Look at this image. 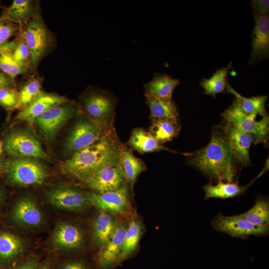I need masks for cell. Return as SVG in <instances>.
Instances as JSON below:
<instances>
[{
	"label": "cell",
	"mask_w": 269,
	"mask_h": 269,
	"mask_svg": "<svg viewBox=\"0 0 269 269\" xmlns=\"http://www.w3.org/2000/svg\"><path fill=\"white\" fill-rule=\"evenodd\" d=\"M3 148L12 156L49 159L37 137L26 129L14 130L8 134L4 139Z\"/></svg>",
	"instance_id": "ba28073f"
},
{
	"label": "cell",
	"mask_w": 269,
	"mask_h": 269,
	"mask_svg": "<svg viewBox=\"0 0 269 269\" xmlns=\"http://www.w3.org/2000/svg\"><path fill=\"white\" fill-rule=\"evenodd\" d=\"M222 116L228 124L252 135L255 144L267 142L269 132L268 116L263 117L260 121H256V117L244 113L236 100L225 111Z\"/></svg>",
	"instance_id": "52a82bcc"
},
{
	"label": "cell",
	"mask_w": 269,
	"mask_h": 269,
	"mask_svg": "<svg viewBox=\"0 0 269 269\" xmlns=\"http://www.w3.org/2000/svg\"><path fill=\"white\" fill-rule=\"evenodd\" d=\"M53 207L72 212H80L90 207L89 192L68 184H59L51 188L46 195Z\"/></svg>",
	"instance_id": "30bf717a"
},
{
	"label": "cell",
	"mask_w": 269,
	"mask_h": 269,
	"mask_svg": "<svg viewBox=\"0 0 269 269\" xmlns=\"http://www.w3.org/2000/svg\"><path fill=\"white\" fill-rule=\"evenodd\" d=\"M211 226L218 232L243 240L252 236L261 237L269 234V226L254 225L247 221L240 214L227 216L219 213L212 219Z\"/></svg>",
	"instance_id": "8fae6325"
},
{
	"label": "cell",
	"mask_w": 269,
	"mask_h": 269,
	"mask_svg": "<svg viewBox=\"0 0 269 269\" xmlns=\"http://www.w3.org/2000/svg\"><path fill=\"white\" fill-rule=\"evenodd\" d=\"M3 219L9 226L34 230L43 226L45 216L35 199L30 196H24L16 199L8 206Z\"/></svg>",
	"instance_id": "8992f818"
},
{
	"label": "cell",
	"mask_w": 269,
	"mask_h": 269,
	"mask_svg": "<svg viewBox=\"0 0 269 269\" xmlns=\"http://www.w3.org/2000/svg\"><path fill=\"white\" fill-rule=\"evenodd\" d=\"M126 181L119 161L102 168L83 183L94 192L102 194L119 189Z\"/></svg>",
	"instance_id": "9a60e30c"
},
{
	"label": "cell",
	"mask_w": 269,
	"mask_h": 269,
	"mask_svg": "<svg viewBox=\"0 0 269 269\" xmlns=\"http://www.w3.org/2000/svg\"><path fill=\"white\" fill-rule=\"evenodd\" d=\"M19 101V91L15 88H0V105L7 110L15 109Z\"/></svg>",
	"instance_id": "8d00e7d4"
},
{
	"label": "cell",
	"mask_w": 269,
	"mask_h": 269,
	"mask_svg": "<svg viewBox=\"0 0 269 269\" xmlns=\"http://www.w3.org/2000/svg\"><path fill=\"white\" fill-rule=\"evenodd\" d=\"M128 189L126 184L119 189L102 194L89 192V201L100 211L123 213L126 212L130 205Z\"/></svg>",
	"instance_id": "2e32d148"
},
{
	"label": "cell",
	"mask_w": 269,
	"mask_h": 269,
	"mask_svg": "<svg viewBox=\"0 0 269 269\" xmlns=\"http://www.w3.org/2000/svg\"><path fill=\"white\" fill-rule=\"evenodd\" d=\"M233 148L224 130H215L209 143L187 157L191 165L215 182H235L237 171Z\"/></svg>",
	"instance_id": "7a4b0ae2"
},
{
	"label": "cell",
	"mask_w": 269,
	"mask_h": 269,
	"mask_svg": "<svg viewBox=\"0 0 269 269\" xmlns=\"http://www.w3.org/2000/svg\"><path fill=\"white\" fill-rule=\"evenodd\" d=\"M13 56L19 65L29 70L30 63V53L27 43L20 31L13 40Z\"/></svg>",
	"instance_id": "e575fe53"
},
{
	"label": "cell",
	"mask_w": 269,
	"mask_h": 269,
	"mask_svg": "<svg viewBox=\"0 0 269 269\" xmlns=\"http://www.w3.org/2000/svg\"><path fill=\"white\" fill-rule=\"evenodd\" d=\"M15 88L14 79L0 70V88Z\"/></svg>",
	"instance_id": "60d3db41"
},
{
	"label": "cell",
	"mask_w": 269,
	"mask_h": 269,
	"mask_svg": "<svg viewBox=\"0 0 269 269\" xmlns=\"http://www.w3.org/2000/svg\"><path fill=\"white\" fill-rule=\"evenodd\" d=\"M146 103L150 111L151 120L166 119L178 121L177 107L172 100L160 99L144 95Z\"/></svg>",
	"instance_id": "83f0119b"
},
{
	"label": "cell",
	"mask_w": 269,
	"mask_h": 269,
	"mask_svg": "<svg viewBox=\"0 0 269 269\" xmlns=\"http://www.w3.org/2000/svg\"><path fill=\"white\" fill-rule=\"evenodd\" d=\"M151 120L148 132L161 144L173 139L180 132L181 127L178 121L166 119Z\"/></svg>",
	"instance_id": "4316f807"
},
{
	"label": "cell",
	"mask_w": 269,
	"mask_h": 269,
	"mask_svg": "<svg viewBox=\"0 0 269 269\" xmlns=\"http://www.w3.org/2000/svg\"><path fill=\"white\" fill-rule=\"evenodd\" d=\"M141 234L142 227L140 223L136 219L132 220L126 229L119 264L134 254L136 250Z\"/></svg>",
	"instance_id": "f546056e"
},
{
	"label": "cell",
	"mask_w": 269,
	"mask_h": 269,
	"mask_svg": "<svg viewBox=\"0 0 269 269\" xmlns=\"http://www.w3.org/2000/svg\"><path fill=\"white\" fill-rule=\"evenodd\" d=\"M56 269H91L85 262L79 260H68L61 262Z\"/></svg>",
	"instance_id": "f35d334b"
},
{
	"label": "cell",
	"mask_w": 269,
	"mask_h": 269,
	"mask_svg": "<svg viewBox=\"0 0 269 269\" xmlns=\"http://www.w3.org/2000/svg\"><path fill=\"white\" fill-rule=\"evenodd\" d=\"M4 165L3 164L2 162L0 160V173L3 172Z\"/></svg>",
	"instance_id": "ee69618b"
},
{
	"label": "cell",
	"mask_w": 269,
	"mask_h": 269,
	"mask_svg": "<svg viewBox=\"0 0 269 269\" xmlns=\"http://www.w3.org/2000/svg\"><path fill=\"white\" fill-rule=\"evenodd\" d=\"M254 14H267L269 11V0H254L252 2Z\"/></svg>",
	"instance_id": "ab89813d"
},
{
	"label": "cell",
	"mask_w": 269,
	"mask_h": 269,
	"mask_svg": "<svg viewBox=\"0 0 269 269\" xmlns=\"http://www.w3.org/2000/svg\"><path fill=\"white\" fill-rule=\"evenodd\" d=\"M117 224L110 213L100 211L92 222V240L94 244L101 249L114 232Z\"/></svg>",
	"instance_id": "7402d4cb"
},
{
	"label": "cell",
	"mask_w": 269,
	"mask_h": 269,
	"mask_svg": "<svg viewBox=\"0 0 269 269\" xmlns=\"http://www.w3.org/2000/svg\"><path fill=\"white\" fill-rule=\"evenodd\" d=\"M228 67H223L217 70L209 79H203L200 85L206 94L215 97L220 93L223 92L227 87V77Z\"/></svg>",
	"instance_id": "836d02e7"
},
{
	"label": "cell",
	"mask_w": 269,
	"mask_h": 269,
	"mask_svg": "<svg viewBox=\"0 0 269 269\" xmlns=\"http://www.w3.org/2000/svg\"><path fill=\"white\" fill-rule=\"evenodd\" d=\"M120 163L126 181L133 190L138 175L146 170L144 162L137 158L130 149L121 143Z\"/></svg>",
	"instance_id": "d4e9b609"
},
{
	"label": "cell",
	"mask_w": 269,
	"mask_h": 269,
	"mask_svg": "<svg viewBox=\"0 0 269 269\" xmlns=\"http://www.w3.org/2000/svg\"><path fill=\"white\" fill-rule=\"evenodd\" d=\"M3 172L7 183L16 187L40 185L48 175L47 168L36 158L15 156L6 160Z\"/></svg>",
	"instance_id": "277c9868"
},
{
	"label": "cell",
	"mask_w": 269,
	"mask_h": 269,
	"mask_svg": "<svg viewBox=\"0 0 269 269\" xmlns=\"http://www.w3.org/2000/svg\"><path fill=\"white\" fill-rule=\"evenodd\" d=\"M40 9L39 2L33 0H14L2 7L0 19H8L22 25L31 20Z\"/></svg>",
	"instance_id": "44dd1931"
},
{
	"label": "cell",
	"mask_w": 269,
	"mask_h": 269,
	"mask_svg": "<svg viewBox=\"0 0 269 269\" xmlns=\"http://www.w3.org/2000/svg\"><path fill=\"white\" fill-rule=\"evenodd\" d=\"M3 143L0 140V156L1 155L2 150H3Z\"/></svg>",
	"instance_id": "f6af8a7d"
},
{
	"label": "cell",
	"mask_w": 269,
	"mask_h": 269,
	"mask_svg": "<svg viewBox=\"0 0 269 269\" xmlns=\"http://www.w3.org/2000/svg\"><path fill=\"white\" fill-rule=\"evenodd\" d=\"M128 144L132 149L141 153H148L160 150H166L179 153L162 145L149 133L142 128L134 129L128 141Z\"/></svg>",
	"instance_id": "cb8c5ba5"
},
{
	"label": "cell",
	"mask_w": 269,
	"mask_h": 269,
	"mask_svg": "<svg viewBox=\"0 0 269 269\" xmlns=\"http://www.w3.org/2000/svg\"><path fill=\"white\" fill-rule=\"evenodd\" d=\"M7 197L6 191L0 185V219L4 217L7 209Z\"/></svg>",
	"instance_id": "b9f144b4"
},
{
	"label": "cell",
	"mask_w": 269,
	"mask_h": 269,
	"mask_svg": "<svg viewBox=\"0 0 269 269\" xmlns=\"http://www.w3.org/2000/svg\"><path fill=\"white\" fill-rule=\"evenodd\" d=\"M84 239L83 232L78 225L69 221H61L55 225L50 242L57 252L68 253L81 249Z\"/></svg>",
	"instance_id": "4fadbf2b"
},
{
	"label": "cell",
	"mask_w": 269,
	"mask_h": 269,
	"mask_svg": "<svg viewBox=\"0 0 269 269\" xmlns=\"http://www.w3.org/2000/svg\"><path fill=\"white\" fill-rule=\"evenodd\" d=\"M13 45V40L0 45V70L14 79L17 76L29 71L15 61L12 53Z\"/></svg>",
	"instance_id": "4dcf8cb0"
},
{
	"label": "cell",
	"mask_w": 269,
	"mask_h": 269,
	"mask_svg": "<svg viewBox=\"0 0 269 269\" xmlns=\"http://www.w3.org/2000/svg\"><path fill=\"white\" fill-rule=\"evenodd\" d=\"M117 103L112 92L91 86L81 95L78 107L91 120L108 126L113 121Z\"/></svg>",
	"instance_id": "5b68a950"
},
{
	"label": "cell",
	"mask_w": 269,
	"mask_h": 269,
	"mask_svg": "<svg viewBox=\"0 0 269 269\" xmlns=\"http://www.w3.org/2000/svg\"><path fill=\"white\" fill-rule=\"evenodd\" d=\"M256 180L255 178L245 186L240 185L236 182H218L215 185L210 183L203 187L205 192V199H226L238 196L243 194Z\"/></svg>",
	"instance_id": "484cf974"
},
{
	"label": "cell",
	"mask_w": 269,
	"mask_h": 269,
	"mask_svg": "<svg viewBox=\"0 0 269 269\" xmlns=\"http://www.w3.org/2000/svg\"><path fill=\"white\" fill-rule=\"evenodd\" d=\"M21 86L19 91V101L15 109L21 110L29 105L41 91L42 78L35 73H31Z\"/></svg>",
	"instance_id": "d6a6232c"
},
{
	"label": "cell",
	"mask_w": 269,
	"mask_h": 269,
	"mask_svg": "<svg viewBox=\"0 0 269 269\" xmlns=\"http://www.w3.org/2000/svg\"><path fill=\"white\" fill-rule=\"evenodd\" d=\"M70 101L64 96L41 91L29 105L20 111L14 119L31 124L50 108Z\"/></svg>",
	"instance_id": "e0dca14e"
},
{
	"label": "cell",
	"mask_w": 269,
	"mask_h": 269,
	"mask_svg": "<svg viewBox=\"0 0 269 269\" xmlns=\"http://www.w3.org/2000/svg\"><path fill=\"white\" fill-rule=\"evenodd\" d=\"M40 263V259L35 255L24 258L17 265L9 269H36Z\"/></svg>",
	"instance_id": "74e56055"
},
{
	"label": "cell",
	"mask_w": 269,
	"mask_h": 269,
	"mask_svg": "<svg viewBox=\"0 0 269 269\" xmlns=\"http://www.w3.org/2000/svg\"><path fill=\"white\" fill-rule=\"evenodd\" d=\"M127 227L117 224L110 239L100 249L97 258L98 269H111L119 264Z\"/></svg>",
	"instance_id": "ac0fdd59"
},
{
	"label": "cell",
	"mask_w": 269,
	"mask_h": 269,
	"mask_svg": "<svg viewBox=\"0 0 269 269\" xmlns=\"http://www.w3.org/2000/svg\"><path fill=\"white\" fill-rule=\"evenodd\" d=\"M224 131L233 148L234 156L243 166L251 165L249 151L254 137L228 124Z\"/></svg>",
	"instance_id": "ffe728a7"
},
{
	"label": "cell",
	"mask_w": 269,
	"mask_h": 269,
	"mask_svg": "<svg viewBox=\"0 0 269 269\" xmlns=\"http://www.w3.org/2000/svg\"><path fill=\"white\" fill-rule=\"evenodd\" d=\"M240 215L254 225L269 226V201L265 196H259L254 205Z\"/></svg>",
	"instance_id": "1f68e13d"
},
{
	"label": "cell",
	"mask_w": 269,
	"mask_h": 269,
	"mask_svg": "<svg viewBox=\"0 0 269 269\" xmlns=\"http://www.w3.org/2000/svg\"><path fill=\"white\" fill-rule=\"evenodd\" d=\"M110 125L97 123L82 114L76 120L66 139L65 153L71 156L90 145L99 138L105 129Z\"/></svg>",
	"instance_id": "9c48e42d"
},
{
	"label": "cell",
	"mask_w": 269,
	"mask_h": 269,
	"mask_svg": "<svg viewBox=\"0 0 269 269\" xmlns=\"http://www.w3.org/2000/svg\"><path fill=\"white\" fill-rule=\"evenodd\" d=\"M255 25L252 33V51L250 63L260 62L269 54V16L254 14Z\"/></svg>",
	"instance_id": "d6986e66"
},
{
	"label": "cell",
	"mask_w": 269,
	"mask_h": 269,
	"mask_svg": "<svg viewBox=\"0 0 269 269\" xmlns=\"http://www.w3.org/2000/svg\"><path fill=\"white\" fill-rule=\"evenodd\" d=\"M179 83L178 79L168 75L155 73L153 79L144 85V95L160 99L170 100L174 89Z\"/></svg>",
	"instance_id": "603a6c76"
},
{
	"label": "cell",
	"mask_w": 269,
	"mask_h": 269,
	"mask_svg": "<svg viewBox=\"0 0 269 269\" xmlns=\"http://www.w3.org/2000/svg\"><path fill=\"white\" fill-rule=\"evenodd\" d=\"M78 110L76 103L70 101L50 108L34 122L45 135L51 137L74 117Z\"/></svg>",
	"instance_id": "5bb4252c"
},
{
	"label": "cell",
	"mask_w": 269,
	"mask_h": 269,
	"mask_svg": "<svg viewBox=\"0 0 269 269\" xmlns=\"http://www.w3.org/2000/svg\"><path fill=\"white\" fill-rule=\"evenodd\" d=\"M0 269H1V268H0Z\"/></svg>",
	"instance_id": "bcb514c9"
},
{
	"label": "cell",
	"mask_w": 269,
	"mask_h": 269,
	"mask_svg": "<svg viewBox=\"0 0 269 269\" xmlns=\"http://www.w3.org/2000/svg\"><path fill=\"white\" fill-rule=\"evenodd\" d=\"M21 28V25L8 19H0V45L8 41L13 36H16Z\"/></svg>",
	"instance_id": "d590c367"
},
{
	"label": "cell",
	"mask_w": 269,
	"mask_h": 269,
	"mask_svg": "<svg viewBox=\"0 0 269 269\" xmlns=\"http://www.w3.org/2000/svg\"><path fill=\"white\" fill-rule=\"evenodd\" d=\"M20 31L30 53L29 72L35 73L41 61L54 49V35L44 22L41 9L31 20L21 25Z\"/></svg>",
	"instance_id": "3957f363"
},
{
	"label": "cell",
	"mask_w": 269,
	"mask_h": 269,
	"mask_svg": "<svg viewBox=\"0 0 269 269\" xmlns=\"http://www.w3.org/2000/svg\"><path fill=\"white\" fill-rule=\"evenodd\" d=\"M226 87L227 91L234 96L235 100L244 113L256 118L258 115L263 117L267 115L265 107L267 96L246 98L238 93L228 83Z\"/></svg>",
	"instance_id": "f1b7e54d"
},
{
	"label": "cell",
	"mask_w": 269,
	"mask_h": 269,
	"mask_svg": "<svg viewBox=\"0 0 269 269\" xmlns=\"http://www.w3.org/2000/svg\"><path fill=\"white\" fill-rule=\"evenodd\" d=\"M36 269H52L50 263L48 261H44L40 263Z\"/></svg>",
	"instance_id": "7bdbcfd3"
},
{
	"label": "cell",
	"mask_w": 269,
	"mask_h": 269,
	"mask_svg": "<svg viewBox=\"0 0 269 269\" xmlns=\"http://www.w3.org/2000/svg\"><path fill=\"white\" fill-rule=\"evenodd\" d=\"M121 143L111 124L94 143L61 163L60 170L65 175L84 182L104 167L120 161Z\"/></svg>",
	"instance_id": "6da1fadb"
},
{
	"label": "cell",
	"mask_w": 269,
	"mask_h": 269,
	"mask_svg": "<svg viewBox=\"0 0 269 269\" xmlns=\"http://www.w3.org/2000/svg\"><path fill=\"white\" fill-rule=\"evenodd\" d=\"M28 246L13 229L0 225V268L9 269L25 258Z\"/></svg>",
	"instance_id": "7c38bea8"
}]
</instances>
